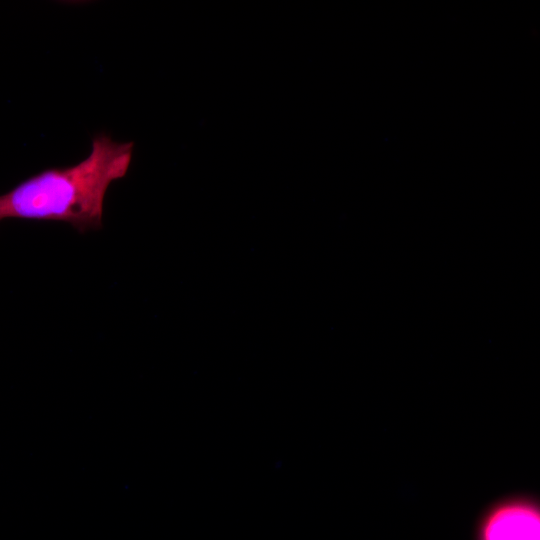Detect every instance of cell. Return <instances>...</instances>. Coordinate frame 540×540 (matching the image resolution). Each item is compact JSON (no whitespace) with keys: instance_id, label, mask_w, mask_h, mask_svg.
<instances>
[{"instance_id":"cell-1","label":"cell","mask_w":540,"mask_h":540,"mask_svg":"<svg viewBox=\"0 0 540 540\" xmlns=\"http://www.w3.org/2000/svg\"><path fill=\"white\" fill-rule=\"evenodd\" d=\"M133 149L132 141L119 143L106 133L96 134L84 160L45 169L0 195V222L9 218L65 222L79 233L100 229L106 191L126 176Z\"/></svg>"},{"instance_id":"cell-2","label":"cell","mask_w":540,"mask_h":540,"mask_svg":"<svg viewBox=\"0 0 540 540\" xmlns=\"http://www.w3.org/2000/svg\"><path fill=\"white\" fill-rule=\"evenodd\" d=\"M540 506L533 496L514 495L492 503L482 512L474 540H539Z\"/></svg>"}]
</instances>
